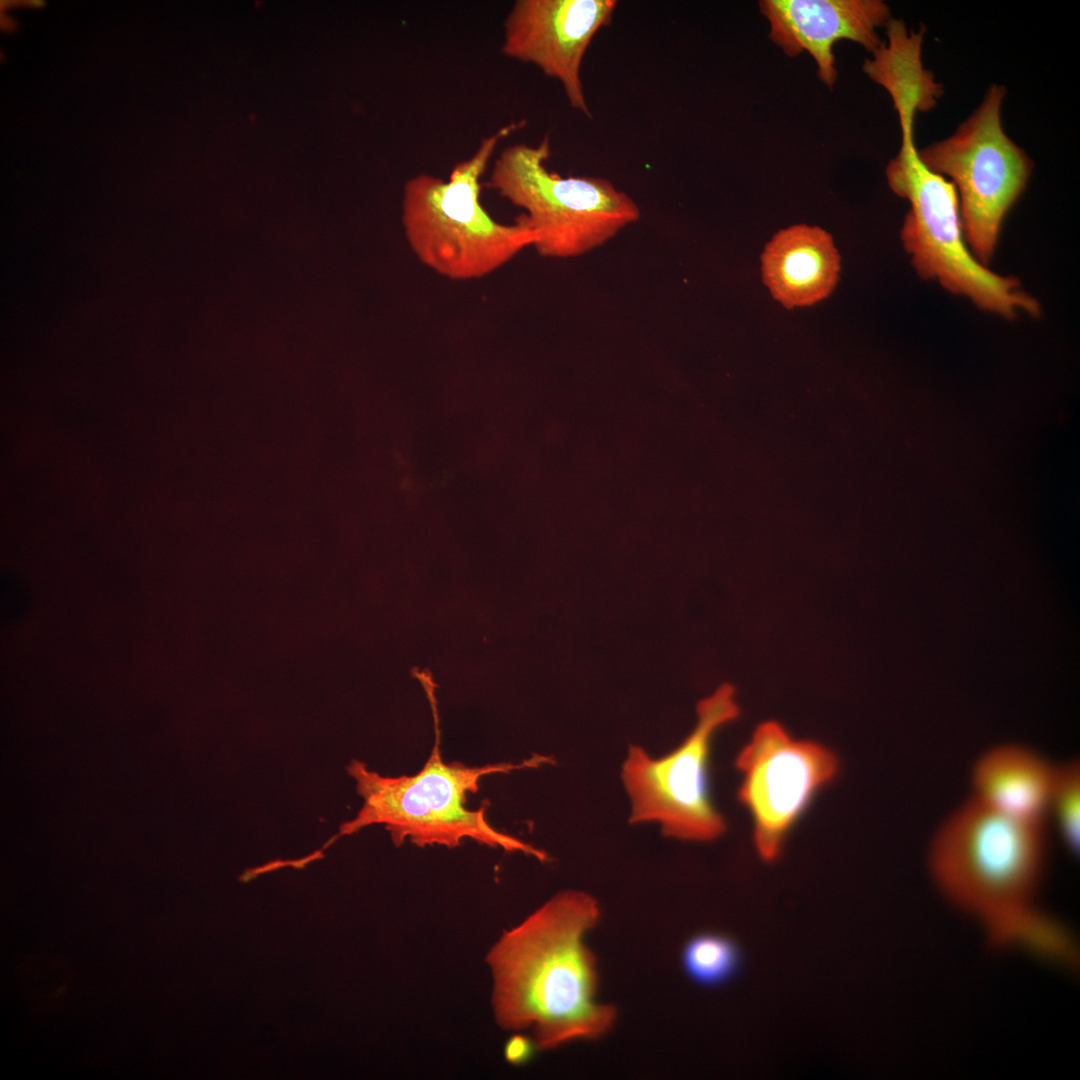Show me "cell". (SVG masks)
<instances>
[{
  "label": "cell",
  "instance_id": "obj_18",
  "mask_svg": "<svg viewBox=\"0 0 1080 1080\" xmlns=\"http://www.w3.org/2000/svg\"><path fill=\"white\" fill-rule=\"evenodd\" d=\"M537 1049L532 1038L523 1035H514L505 1046L506 1059L516 1065L526 1063Z\"/></svg>",
  "mask_w": 1080,
  "mask_h": 1080
},
{
  "label": "cell",
  "instance_id": "obj_7",
  "mask_svg": "<svg viewBox=\"0 0 1080 1080\" xmlns=\"http://www.w3.org/2000/svg\"><path fill=\"white\" fill-rule=\"evenodd\" d=\"M1005 88L993 84L980 105L948 138L918 150L933 172L954 185L966 244L974 258L990 263L1003 220L1026 188L1033 162L1004 132Z\"/></svg>",
  "mask_w": 1080,
  "mask_h": 1080
},
{
  "label": "cell",
  "instance_id": "obj_14",
  "mask_svg": "<svg viewBox=\"0 0 1080 1080\" xmlns=\"http://www.w3.org/2000/svg\"><path fill=\"white\" fill-rule=\"evenodd\" d=\"M887 28L888 43H881L863 68L888 90L898 115L915 116L919 111L931 109L942 93L941 86L921 61L923 29L918 33L908 32L902 21L892 19Z\"/></svg>",
  "mask_w": 1080,
  "mask_h": 1080
},
{
  "label": "cell",
  "instance_id": "obj_6",
  "mask_svg": "<svg viewBox=\"0 0 1080 1080\" xmlns=\"http://www.w3.org/2000/svg\"><path fill=\"white\" fill-rule=\"evenodd\" d=\"M550 153L547 137L535 146H508L496 158L488 181L490 188L524 211L536 233L533 247L541 256H580L639 219L636 202L609 180L563 177L549 170Z\"/></svg>",
  "mask_w": 1080,
  "mask_h": 1080
},
{
  "label": "cell",
  "instance_id": "obj_3",
  "mask_svg": "<svg viewBox=\"0 0 1080 1080\" xmlns=\"http://www.w3.org/2000/svg\"><path fill=\"white\" fill-rule=\"evenodd\" d=\"M1047 858L1045 822L969 797L941 820L927 844L929 876L956 908L986 923L1033 901Z\"/></svg>",
  "mask_w": 1080,
  "mask_h": 1080
},
{
  "label": "cell",
  "instance_id": "obj_4",
  "mask_svg": "<svg viewBox=\"0 0 1080 1080\" xmlns=\"http://www.w3.org/2000/svg\"><path fill=\"white\" fill-rule=\"evenodd\" d=\"M522 123L484 138L469 158L454 165L447 181L418 174L406 182L402 224L417 258L452 280L491 274L536 242L523 214L513 224L494 220L483 207L481 178L500 140Z\"/></svg>",
  "mask_w": 1080,
  "mask_h": 1080
},
{
  "label": "cell",
  "instance_id": "obj_10",
  "mask_svg": "<svg viewBox=\"0 0 1080 1080\" xmlns=\"http://www.w3.org/2000/svg\"><path fill=\"white\" fill-rule=\"evenodd\" d=\"M616 6L615 0H518L504 22L502 53L559 81L570 106L590 115L581 66Z\"/></svg>",
  "mask_w": 1080,
  "mask_h": 1080
},
{
  "label": "cell",
  "instance_id": "obj_2",
  "mask_svg": "<svg viewBox=\"0 0 1080 1080\" xmlns=\"http://www.w3.org/2000/svg\"><path fill=\"white\" fill-rule=\"evenodd\" d=\"M419 679L433 709L435 728L433 749L424 766L414 775L389 777L371 771L362 761L352 760L347 771L356 782L363 805L353 819L340 825L339 831L322 849L311 855L318 859V854L337 839L364 827L383 825L396 846H401L408 838L419 847L442 845L454 848L468 838L492 848L521 852L547 861L544 851L493 828L486 818L488 803L476 810L466 808L465 804L468 793L478 792L482 777L536 768L552 763L553 759L536 754L519 763L467 766L459 761L444 762L432 682L424 675Z\"/></svg>",
  "mask_w": 1080,
  "mask_h": 1080
},
{
  "label": "cell",
  "instance_id": "obj_17",
  "mask_svg": "<svg viewBox=\"0 0 1080 1080\" xmlns=\"http://www.w3.org/2000/svg\"><path fill=\"white\" fill-rule=\"evenodd\" d=\"M738 958L734 942L715 933L693 937L682 952V964L689 977L708 986L730 978L737 968Z\"/></svg>",
  "mask_w": 1080,
  "mask_h": 1080
},
{
  "label": "cell",
  "instance_id": "obj_13",
  "mask_svg": "<svg viewBox=\"0 0 1080 1080\" xmlns=\"http://www.w3.org/2000/svg\"><path fill=\"white\" fill-rule=\"evenodd\" d=\"M1054 762L1015 743L982 752L970 770V797L1004 814L1046 822Z\"/></svg>",
  "mask_w": 1080,
  "mask_h": 1080
},
{
  "label": "cell",
  "instance_id": "obj_15",
  "mask_svg": "<svg viewBox=\"0 0 1080 1080\" xmlns=\"http://www.w3.org/2000/svg\"><path fill=\"white\" fill-rule=\"evenodd\" d=\"M985 924L997 943L1026 948L1060 964L1075 963V945L1068 933L1036 909L1033 901L1008 909Z\"/></svg>",
  "mask_w": 1080,
  "mask_h": 1080
},
{
  "label": "cell",
  "instance_id": "obj_1",
  "mask_svg": "<svg viewBox=\"0 0 1080 1080\" xmlns=\"http://www.w3.org/2000/svg\"><path fill=\"white\" fill-rule=\"evenodd\" d=\"M599 918L595 898L567 890L502 934L486 957L502 1029H530L539 1050L608 1033L617 1009L596 1000L597 962L585 943Z\"/></svg>",
  "mask_w": 1080,
  "mask_h": 1080
},
{
  "label": "cell",
  "instance_id": "obj_9",
  "mask_svg": "<svg viewBox=\"0 0 1080 1080\" xmlns=\"http://www.w3.org/2000/svg\"><path fill=\"white\" fill-rule=\"evenodd\" d=\"M736 767L741 774L738 799L750 813L756 851L771 863L814 795L836 776L839 763L825 746L796 739L768 721L742 748Z\"/></svg>",
  "mask_w": 1080,
  "mask_h": 1080
},
{
  "label": "cell",
  "instance_id": "obj_5",
  "mask_svg": "<svg viewBox=\"0 0 1080 1080\" xmlns=\"http://www.w3.org/2000/svg\"><path fill=\"white\" fill-rule=\"evenodd\" d=\"M898 154L889 162V187L910 203L901 240L917 273L936 280L950 293L969 298L980 309L1014 318L1040 314L1038 301L1014 277L998 275L970 252L962 230L959 199L952 182L931 171L913 140V126H901Z\"/></svg>",
  "mask_w": 1080,
  "mask_h": 1080
},
{
  "label": "cell",
  "instance_id": "obj_12",
  "mask_svg": "<svg viewBox=\"0 0 1080 1080\" xmlns=\"http://www.w3.org/2000/svg\"><path fill=\"white\" fill-rule=\"evenodd\" d=\"M761 271L771 295L784 307L810 306L835 288L840 256L827 231L796 224L778 231L765 246Z\"/></svg>",
  "mask_w": 1080,
  "mask_h": 1080
},
{
  "label": "cell",
  "instance_id": "obj_11",
  "mask_svg": "<svg viewBox=\"0 0 1080 1080\" xmlns=\"http://www.w3.org/2000/svg\"><path fill=\"white\" fill-rule=\"evenodd\" d=\"M759 6L770 39L790 57L809 53L829 87L837 79L834 43L846 39L873 52L881 44L877 28L890 20L880 0H763Z\"/></svg>",
  "mask_w": 1080,
  "mask_h": 1080
},
{
  "label": "cell",
  "instance_id": "obj_8",
  "mask_svg": "<svg viewBox=\"0 0 1080 1080\" xmlns=\"http://www.w3.org/2000/svg\"><path fill=\"white\" fill-rule=\"evenodd\" d=\"M738 716L734 689L723 684L698 704L697 723L676 749L653 758L630 746L622 766L630 823L657 822L665 836L686 841L720 837L726 823L710 797V746L715 732Z\"/></svg>",
  "mask_w": 1080,
  "mask_h": 1080
},
{
  "label": "cell",
  "instance_id": "obj_16",
  "mask_svg": "<svg viewBox=\"0 0 1080 1080\" xmlns=\"http://www.w3.org/2000/svg\"><path fill=\"white\" fill-rule=\"evenodd\" d=\"M1051 818L1063 845L1071 852L1080 843V763L1071 758L1054 763L1046 801L1045 820Z\"/></svg>",
  "mask_w": 1080,
  "mask_h": 1080
}]
</instances>
